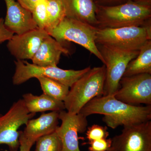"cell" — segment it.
Masks as SVG:
<instances>
[{
	"instance_id": "6da1fadb",
	"label": "cell",
	"mask_w": 151,
	"mask_h": 151,
	"mask_svg": "<svg viewBox=\"0 0 151 151\" xmlns=\"http://www.w3.org/2000/svg\"><path fill=\"white\" fill-rule=\"evenodd\" d=\"M87 117L93 114L104 115L103 119L108 127L130 126L151 121V105L135 106L117 100L114 95L95 97L79 112Z\"/></svg>"
},
{
	"instance_id": "7a4b0ae2",
	"label": "cell",
	"mask_w": 151,
	"mask_h": 151,
	"mask_svg": "<svg viewBox=\"0 0 151 151\" xmlns=\"http://www.w3.org/2000/svg\"><path fill=\"white\" fill-rule=\"evenodd\" d=\"M96 17L99 28L142 26L151 19V7L132 0L116 6L96 5Z\"/></svg>"
},
{
	"instance_id": "3957f363",
	"label": "cell",
	"mask_w": 151,
	"mask_h": 151,
	"mask_svg": "<svg viewBox=\"0 0 151 151\" xmlns=\"http://www.w3.org/2000/svg\"><path fill=\"white\" fill-rule=\"evenodd\" d=\"M105 74L106 69L103 65L91 68L76 81L63 101L68 113L78 114L90 100L103 96Z\"/></svg>"
},
{
	"instance_id": "277c9868",
	"label": "cell",
	"mask_w": 151,
	"mask_h": 151,
	"mask_svg": "<svg viewBox=\"0 0 151 151\" xmlns=\"http://www.w3.org/2000/svg\"><path fill=\"white\" fill-rule=\"evenodd\" d=\"M148 40H151V19L142 26L98 28L96 43L137 51Z\"/></svg>"
},
{
	"instance_id": "5b68a950",
	"label": "cell",
	"mask_w": 151,
	"mask_h": 151,
	"mask_svg": "<svg viewBox=\"0 0 151 151\" xmlns=\"http://www.w3.org/2000/svg\"><path fill=\"white\" fill-rule=\"evenodd\" d=\"M98 28L88 24L65 17L57 27L47 32L60 43L72 42L94 54L104 64V60L96 45Z\"/></svg>"
},
{
	"instance_id": "8992f818",
	"label": "cell",
	"mask_w": 151,
	"mask_h": 151,
	"mask_svg": "<svg viewBox=\"0 0 151 151\" xmlns=\"http://www.w3.org/2000/svg\"><path fill=\"white\" fill-rule=\"evenodd\" d=\"M14 62L15 70L12 81L15 85L22 84L31 78L45 77L56 80L70 88L76 81L91 69L89 66L81 70H65L57 66H38L26 60H16Z\"/></svg>"
},
{
	"instance_id": "52a82bcc",
	"label": "cell",
	"mask_w": 151,
	"mask_h": 151,
	"mask_svg": "<svg viewBox=\"0 0 151 151\" xmlns=\"http://www.w3.org/2000/svg\"><path fill=\"white\" fill-rule=\"evenodd\" d=\"M96 45L104 60L106 69L103 96L114 95L119 88V82L130 61L139 54L132 51L105 45Z\"/></svg>"
},
{
	"instance_id": "ba28073f",
	"label": "cell",
	"mask_w": 151,
	"mask_h": 151,
	"mask_svg": "<svg viewBox=\"0 0 151 151\" xmlns=\"http://www.w3.org/2000/svg\"><path fill=\"white\" fill-rule=\"evenodd\" d=\"M35 115L28 112L23 99L14 103L4 115L0 113V145H7L10 151H18L20 146L19 129Z\"/></svg>"
},
{
	"instance_id": "9c48e42d",
	"label": "cell",
	"mask_w": 151,
	"mask_h": 151,
	"mask_svg": "<svg viewBox=\"0 0 151 151\" xmlns=\"http://www.w3.org/2000/svg\"><path fill=\"white\" fill-rule=\"evenodd\" d=\"M106 151H151V121L124 127Z\"/></svg>"
},
{
	"instance_id": "30bf717a",
	"label": "cell",
	"mask_w": 151,
	"mask_h": 151,
	"mask_svg": "<svg viewBox=\"0 0 151 151\" xmlns=\"http://www.w3.org/2000/svg\"><path fill=\"white\" fill-rule=\"evenodd\" d=\"M114 96L117 100L129 105H151V74L123 76Z\"/></svg>"
},
{
	"instance_id": "8fae6325",
	"label": "cell",
	"mask_w": 151,
	"mask_h": 151,
	"mask_svg": "<svg viewBox=\"0 0 151 151\" xmlns=\"http://www.w3.org/2000/svg\"><path fill=\"white\" fill-rule=\"evenodd\" d=\"M59 119L62 123L55 132L62 142V151H81L78 134L86 131V117L80 113L71 114L63 110L59 112Z\"/></svg>"
},
{
	"instance_id": "7c38bea8",
	"label": "cell",
	"mask_w": 151,
	"mask_h": 151,
	"mask_svg": "<svg viewBox=\"0 0 151 151\" xmlns=\"http://www.w3.org/2000/svg\"><path fill=\"white\" fill-rule=\"evenodd\" d=\"M48 35L46 30L38 28L22 34L14 35L8 41L7 48L16 60H31L42 41Z\"/></svg>"
},
{
	"instance_id": "4fadbf2b",
	"label": "cell",
	"mask_w": 151,
	"mask_h": 151,
	"mask_svg": "<svg viewBox=\"0 0 151 151\" xmlns=\"http://www.w3.org/2000/svg\"><path fill=\"white\" fill-rule=\"evenodd\" d=\"M6 7L5 26L14 34L21 35L37 29L31 12L15 0H4Z\"/></svg>"
},
{
	"instance_id": "5bb4252c",
	"label": "cell",
	"mask_w": 151,
	"mask_h": 151,
	"mask_svg": "<svg viewBox=\"0 0 151 151\" xmlns=\"http://www.w3.org/2000/svg\"><path fill=\"white\" fill-rule=\"evenodd\" d=\"M59 120V112L43 113L37 119H29L24 131H19V135L35 144L40 137L55 132Z\"/></svg>"
},
{
	"instance_id": "9a60e30c",
	"label": "cell",
	"mask_w": 151,
	"mask_h": 151,
	"mask_svg": "<svg viewBox=\"0 0 151 151\" xmlns=\"http://www.w3.org/2000/svg\"><path fill=\"white\" fill-rule=\"evenodd\" d=\"M63 54L68 55L69 52L62 43L49 35L42 41L31 60L33 64L38 66H57Z\"/></svg>"
},
{
	"instance_id": "2e32d148",
	"label": "cell",
	"mask_w": 151,
	"mask_h": 151,
	"mask_svg": "<svg viewBox=\"0 0 151 151\" xmlns=\"http://www.w3.org/2000/svg\"><path fill=\"white\" fill-rule=\"evenodd\" d=\"M65 17L98 27L96 17V4L93 0H61ZM98 28V27H97Z\"/></svg>"
},
{
	"instance_id": "e0dca14e",
	"label": "cell",
	"mask_w": 151,
	"mask_h": 151,
	"mask_svg": "<svg viewBox=\"0 0 151 151\" xmlns=\"http://www.w3.org/2000/svg\"><path fill=\"white\" fill-rule=\"evenodd\" d=\"M22 97L25 105L29 113L47 111L59 112L65 109L63 101L56 100L44 93L40 96L26 93L24 94Z\"/></svg>"
},
{
	"instance_id": "ac0fdd59",
	"label": "cell",
	"mask_w": 151,
	"mask_h": 151,
	"mask_svg": "<svg viewBox=\"0 0 151 151\" xmlns=\"http://www.w3.org/2000/svg\"><path fill=\"white\" fill-rule=\"evenodd\" d=\"M142 73L151 74V40H148L139 50V54L128 64L123 76Z\"/></svg>"
},
{
	"instance_id": "d6986e66",
	"label": "cell",
	"mask_w": 151,
	"mask_h": 151,
	"mask_svg": "<svg viewBox=\"0 0 151 151\" xmlns=\"http://www.w3.org/2000/svg\"><path fill=\"white\" fill-rule=\"evenodd\" d=\"M43 93L60 101H64L69 91V88L59 81L45 77L37 78Z\"/></svg>"
},
{
	"instance_id": "ffe728a7",
	"label": "cell",
	"mask_w": 151,
	"mask_h": 151,
	"mask_svg": "<svg viewBox=\"0 0 151 151\" xmlns=\"http://www.w3.org/2000/svg\"><path fill=\"white\" fill-rule=\"evenodd\" d=\"M47 32L57 27L65 17V9L61 0L47 1Z\"/></svg>"
},
{
	"instance_id": "44dd1931",
	"label": "cell",
	"mask_w": 151,
	"mask_h": 151,
	"mask_svg": "<svg viewBox=\"0 0 151 151\" xmlns=\"http://www.w3.org/2000/svg\"><path fill=\"white\" fill-rule=\"evenodd\" d=\"M35 142V151H62V142L55 131L40 137Z\"/></svg>"
},
{
	"instance_id": "7402d4cb",
	"label": "cell",
	"mask_w": 151,
	"mask_h": 151,
	"mask_svg": "<svg viewBox=\"0 0 151 151\" xmlns=\"http://www.w3.org/2000/svg\"><path fill=\"white\" fill-rule=\"evenodd\" d=\"M33 19L40 29H46L47 24V0H38L32 12Z\"/></svg>"
},
{
	"instance_id": "603a6c76",
	"label": "cell",
	"mask_w": 151,
	"mask_h": 151,
	"mask_svg": "<svg viewBox=\"0 0 151 151\" xmlns=\"http://www.w3.org/2000/svg\"><path fill=\"white\" fill-rule=\"evenodd\" d=\"M86 135V138L89 142L100 139H107L109 136V133L107 127L94 124L88 128Z\"/></svg>"
},
{
	"instance_id": "cb8c5ba5",
	"label": "cell",
	"mask_w": 151,
	"mask_h": 151,
	"mask_svg": "<svg viewBox=\"0 0 151 151\" xmlns=\"http://www.w3.org/2000/svg\"><path fill=\"white\" fill-rule=\"evenodd\" d=\"M111 139H103L89 142V151H106L111 146Z\"/></svg>"
},
{
	"instance_id": "d4e9b609",
	"label": "cell",
	"mask_w": 151,
	"mask_h": 151,
	"mask_svg": "<svg viewBox=\"0 0 151 151\" xmlns=\"http://www.w3.org/2000/svg\"><path fill=\"white\" fill-rule=\"evenodd\" d=\"M4 21V19L0 18V45L9 40L14 35L6 28Z\"/></svg>"
},
{
	"instance_id": "484cf974",
	"label": "cell",
	"mask_w": 151,
	"mask_h": 151,
	"mask_svg": "<svg viewBox=\"0 0 151 151\" xmlns=\"http://www.w3.org/2000/svg\"><path fill=\"white\" fill-rule=\"evenodd\" d=\"M96 5L104 6L118 5L127 2L129 0H93Z\"/></svg>"
},
{
	"instance_id": "4316f807",
	"label": "cell",
	"mask_w": 151,
	"mask_h": 151,
	"mask_svg": "<svg viewBox=\"0 0 151 151\" xmlns=\"http://www.w3.org/2000/svg\"><path fill=\"white\" fill-rule=\"evenodd\" d=\"M19 141L20 143L19 148V151H30L32 147L34 144V143L25 139L20 135L19 137Z\"/></svg>"
},
{
	"instance_id": "83f0119b",
	"label": "cell",
	"mask_w": 151,
	"mask_h": 151,
	"mask_svg": "<svg viewBox=\"0 0 151 151\" xmlns=\"http://www.w3.org/2000/svg\"><path fill=\"white\" fill-rule=\"evenodd\" d=\"M17 1L22 6L32 12L38 0H17Z\"/></svg>"
},
{
	"instance_id": "f1b7e54d",
	"label": "cell",
	"mask_w": 151,
	"mask_h": 151,
	"mask_svg": "<svg viewBox=\"0 0 151 151\" xmlns=\"http://www.w3.org/2000/svg\"><path fill=\"white\" fill-rule=\"evenodd\" d=\"M132 1L142 5L151 7V0H132Z\"/></svg>"
},
{
	"instance_id": "f546056e",
	"label": "cell",
	"mask_w": 151,
	"mask_h": 151,
	"mask_svg": "<svg viewBox=\"0 0 151 151\" xmlns=\"http://www.w3.org/2000/svg\"><path fill=\"white\" fill-rule=\"evenodd\" d=\"M47 1H48V0H47Z\"/></svg>"
}]
</instances>
